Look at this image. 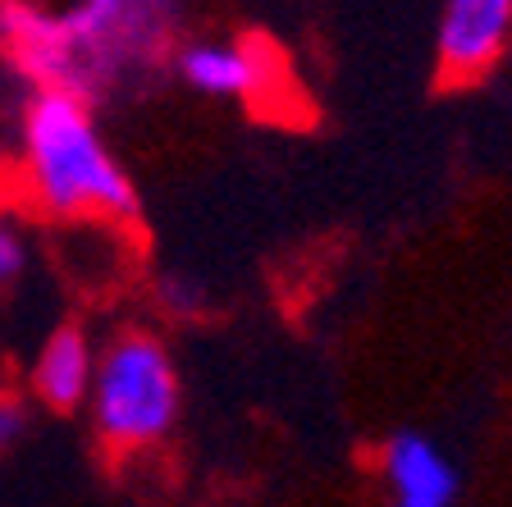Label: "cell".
<instances>
[{
	"instance_id": "1",
	"label": "cell",
	"mask_w": 512,
	"mask_h": 507,
	"mask_svg": "<svg viewBox=\"0 0 512 507\" xmlns=\"http://www.w3.org/2000/svg\"><path fill=\"white\" fill-rule=\"evenodd\" d=\"M179 28L183 0H0V60L28 92L101 106L156 74Z\"/></svg>"
},
{
	"instance_id": "2",
	"label": "cell",
	"mask_w": 512,
	"mask_h": 507,
	"mask_svg": "<svg viewBox=\"0 0 512 507\" xmlns=\"http://www.w3.org/2000/svg\"><path fill=\"white\" fill-rule=\"evenodd\" d=\"M14 169L23 206L51 224L124 229L138 220V183L106 142L96 106L74 92H28Z\"/></svg>"
},
{
	"instance_id": "3",
	"label": "cell",
	"mask_w": 512,
	"mask_h": 507,
	"mask_svg": "<svg viewBox=\"0 0 512 507\" xmlns=\"http://www.w3.org/2000/svg\"><path fill=\"white\" fill-rule=\"evenodd\" d=\"M92 439L110 462L156 453L170 444L183 416V380L170 343L156 329H119L96 348V375L87 393Z\"/></svg>"
},
{
	"instance_id": "4",
	"label": "cell",
	"mask_w": 512,
	"mask_h": 507,
	"mask_svg": "<svg viewBox=\"0 0 512 507\" xmlns=\"http://www.w3.org/2000/svg\"><path fill=\"white\" fill-rule=\"evenodd\" d=\"M170 69L188 92L211 96V101H247L252 110L275 106L288 92V64L270 42L234 37V42H179L170 55Z\"/></svg>"
},
{
	"instance_id": "5",
	"label": "cell",
	"mask_w": 512,
	"mask_h": 507,
	"mask_svg": "<svg viewBox=\"0 0 512 507\" xmlns=\"http://www.w3.org/2000/svg\"><path fill=\"white\" fill-rule=\"evenodd\" d=\"M512 46V0H439L435 69L439 83L471 87L490 78Z\"/></svg>"
},
{
	"instance_id": "6",
	"label": "cell",
	"mask_w": 512,
	"mask_h": 507,
	"mask_svg": "<svg viewBox=\"0 0 512 507\" xmlns=\"http://www.w3.org/2000/svg\"><path fill=\"white\" fill-rule=\"evenodd\" d=\"M96 348L101 343L78 320H60L28 361V402L55 416H78L87 407V393H92Z\"/></svg>"
},
{
	"instance_id": "7",
	"label": "cell",
	"mask_w": 512,
	"mask_h": 507,
	"mask_svg": "<svg viewBox=\"0 0 512 507\" xmlns=\"http://www.w3.org/2000/svg\"><path fill=\"white\" fill-rule=\"evenodd\" d=\"M380 476L389 507H458L462 494L453 457L421 430H398L380 448Z\"/></svg>"
},
{
	"instance_id": "8",
	"label": "cell",
	"mask_w": 512,
	"mask_h": 507,
	"mask_svg": "<svg viewBox=\"0 0 512 507\" xmlns=\"http://www.w3.org/2000/svg\"><path fill=\"white\" fill-rule=\"evenodd\" d=\"M28 229H23L19 211H14L10 201L0 197V293L5 288H14L23 279V270H28Z\"/></svg>"
},
{
	"instance_id": "9",
	"label": "cell",
	"mask_w": 512,
	"mask_h": 507,
	"mask_svg": "<svg viewBox=\"0 0 512 507\" xmlns=\"http://www.w3.org/2000/svg\"><path fill=\"white\" fill-rule=\"evenodd\" d=\"M32 425V407H28V393H10L0 389V457L14 453L23 444V434Z\"/></svg>"
},
{
	"instance_id": "10",
	"label": "cell",
	"mask_w": 512,
	"mask_h": 507,
	"mask_svg": "<svg viewBox=\"0 0 512 507\" xmlns=\"http://www.w3.org/2000/svg\"><path fill=\"white\" fill-rule=\"evenodd\" d=\"M160 302L174 311V316H188V311L202 307V288L183 275H165L160 279Z\"/></svg>"
}]
</instances>
